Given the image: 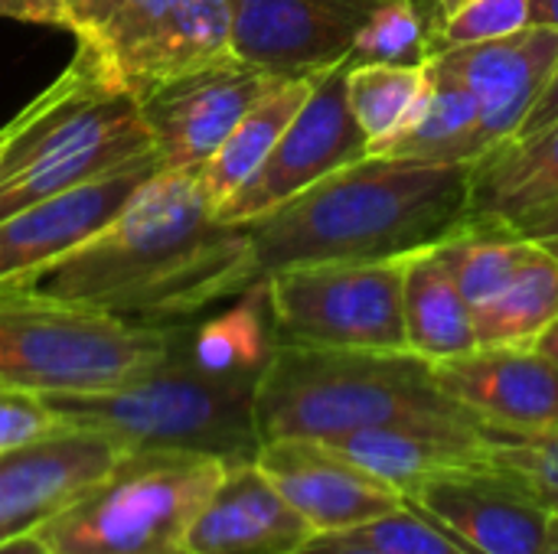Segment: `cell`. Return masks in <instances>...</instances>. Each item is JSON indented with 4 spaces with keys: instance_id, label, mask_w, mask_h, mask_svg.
<instances>
[{
    "instance_id": "obj_23",
    "label": "cell",
    "mask_w": 558,
    "mask_h": 554,
    "mask_svg": "<svg viewBox=\"0 0 558 554\" xmlns=\"http://www.w3.org/2000/svg\"><path fill=\"white\" fill-rule=\"evenodd\" d=\"M402 320L405 349L425 362H445L477 349L474 313L458 291L438 245L405 255Z\"/></svg>"
},
{
    "instance_id": "obj_41",
    "label": "cell",
    "mask_w": 558,
    "mask_h": 554,
    "mask_svg": "<svg viewBox=\"0 0 558 554\" xmlns=\"http://www.w3.org/2000/svg\"><path fill=\"white\" fill-rule=\"evenodd\" d=\"M536 554H558V519L556 526H553V532H549V539H546V545Z\"/></svg>"
},
{
    "instance_id": "obj_14",
    "label": "cell",
    "mask_w": 558,
    "mask_h": 554,
    "mask_svg": "<svg viewBox=\"0 0 558 554\" xmlns=\"http://www.w3.org/2000/svg\"><path fill=\"white\" fill-rule=\"evenodd\" d=\"M438 389L494 434H558V366L533 346H477L432 362Z\"/></svg>"
},
{
    "instance_id": "obj_21",
    "label": "cell",
    "mask_w": 558,
    "mask_h": 554,
    "mask_svg": "<svg viewBox=\"0 0 558 554\" xmlns=\"http://www.w3.org/2000/svg\"><path fill=\"white\" fill-rule=\"evenodd\" d=\"M556 199L558 121L530 137H507L471 163V222L510 225Z\"/></svg>"
},
{
    "instance_id": "obj_42",
    "label": "cell",
    "mask_w": 558,
    "mask_h": 554,
    "mask_svg": "<svg viewBox=\"0 0 558 554\" xmlns=\"http://www.w3.org/2000/svg\"><path fill=\"white\" fill-rule=\"evenodd\" d=\"M20 532H26V529L10 526V522H0V542H3V539H10V535H20Z\"/></svg>"
},
{
    "instance_id": "obj_22",
    "label": "cell",
    "mask_w": 558,
    "mask_h": 554,
    "mask_svg": "<svg viewBox=\"0 0 558 554\" xmlns=\"http://www.w3.org/2000/svg\"><path fill=\"white\" fill-rule=\"evenodd\" d=\"M379 157H405L425 163H474L484 157L481 104L474 91L438 59L425 62V88L412 118L383 144Z\"/></svg>"
},
{
    "instance_id": "obj_38",
    "label": "cell",
    "mask_w": 558,
    "mask_h": 554,
    "mask_svg": "<svg viewBox=\"0 0 558 554\" xmlns=\"http://www.w3.org/2000/svg\"><path fill=\"white\" fill-rule=\"evenodd\" d=\"M0 554H49V552H46V545L39 542L36 529H26V532H20V535L3 539V542H0Z\"/></svg>"
},
{
    "instance_id": "obj_25",
    "label": "cell",
    "mask_w": 558,
    "mask_h": 554,
    "mask_svg": "<svg viewBox=\"0 0 558 554\" xmlns=\"http://www.w3.org/2000/svg\"><path fill=\"white\" fill-rule=\"evenodd\" d=\"M275 343L265 284L248 287L232 310L183 333L190 362L216 376H262Z\"/></svg>"
},
{
    "instance_id": "obj_30",
    "label": "cell",
    "mask_w": 558,
    "mask_h": 554,
    "mask_svg": "<svg viewBox=\"0 0 558 554\" xmlns=\"http://www.w3.org/2000/svg\"><path fill=\"white\" fill-rule=\"evenodd\" d=\"M490 470L523 490L543 513L558 519V434H490Z\"/></svg>"
},
{
    "instance_id": "obj_32",
    "label": "cell",
    "mask_w": 558,
    "mask_h": 554,
    "mask_svg": "<svg viewBox=\"0 0 558 554\" xmlns=\"http://www.w3.org/2000/svg\"><path fill=\"white\" fill-rule=\"evenodd\" d=\"M347 535H353L356 542L383 554H468L438 526H432L425 516H418L409 506H402L376 522H366L360 529H350Z\"/></svg>"
},
{
    "instance_id": "obj_11",
    "label": "cell",
    "mask_w": 558,
    "mask_h": 554,
    "mask_svg": "<svg viewBox=\"0 0 558 554\" xmlns=\"http://www.w3.org/2000/svg\"><path fill=\"white\" fill-rule=\"evenodd\" d=\"M275 82L281 78L229 56L137 98L160 170H203L242 114Z\"/></svg>"
},
{
    "instance_id": "obj_15",
    "label": "cell",
    "mask_w": 558,
    "mask_h": 554,
    "mask_svg": "<svg viewBox=\"0 0 558 554\" xmlns=\"http://www.w3.org/2000/svg\"><path fill=\"white\" fill-rule=\"evenodd\" d=\"M402 503L468 554H536L556 519L500 473L461 470L412 483Z\"/></svg>"
},
{
    "instance_id": "obj_12",
    "label": "cell",
    "mask_w": 558,
    "mask_h": 554,
    "mask_svg": "<svg viewBox=\"0 0 558 554\" xmlns=\"http://www.w3.org/2000/svg\"><path fill=\"white\" fill-rule=\"evenodd\" d=\"M160 170L157 153H144L72 193L36 202L0 219V297L33 291L75 245L98 232Z\"/></svg>"
},
{
    "instance_id": "obj_2",
    "label": "cell",
    "mask_w": 558,
    "mask_h": 554,
    "mask_svg": "<svg viewBox=\"0 0 558 554\" xmlns=\"http://www.w3.org/2000/svg\"><path fill=\"white\" fill-rule=\"evenodd\" d=\"M242 255L245 232L216 219L199 170H157L33 291L128 320L170 323L216 304Z\"/></svg>"
},
{
    "instance_id": "obj_29",
    "label": "cell",
    "mask_w": 558,
    "mask_h": 554,
    "mask_svg": "<svg viewBox=\"0 0 558 554\" xmlns=\"http://www.w3.org/2000/svg\"><path fill=\"white\" fill-rule=\"evenodd\" d=\"M425 88V65H350L347 101L369 147L392 137L415 111Z\"/></svg>"
},
{
    "instance_id": "obj_20",
    "label": "cell",
    "mask_w": 558,
    "mask_h": 554,
    "mask_svg": "<svg viewBox=\"0 0 558 554\" xmlns=\"http://www.w3.org/2000/svg\"><path fill=\"white\" fill-rule=\"evenodd\" d=\"M494 431H435V428H366L340 434L327 444L343 460L356 464L369 477L392 490H409L418 480L487 470Z\"/></svg>"
},
{
    "instance_id": "obj_9",
    "label": "cell",
    "mask_w": 558,
    "mask_h": 554,
    "mask_svg": "<svg viewBox=\"0 0 558 554\" xmlns=\"http://www.w3.org/2000/svg\"><path fill=\"white\" fill-rule=\"evenodd\" d=\"M75 36L105 78L141 98L196 62L219 33L222 0H62Z\"/></svg>"
},
{
    "instance_id": "obj_3",
    "label": "cell",
    "mask_w": 558,
    "mask_h": 554,
    "mask_svg": "<svg viewBox=\"0 0 558 554\" xmlns=\"http://www.w3.org/2000/svg\"><path fill=\"white\" fill-rule=\"evenodd\" d=\"M262 444L281 438L330 441L366 428L487 431L451 402L432 362L412 353L275 343L255 382Z\"/></svg>"
},
{
    "instance_id": "obj_4",
    "label": "cell",
    "mask_w": 558,
    "mask_h": 554,
    "mask_svg": "<svg viewBox=\"0 0 558 554\" xmlns=\"http://www.w3.org/2000/svg\"><path fill=\"white\" fill-rule=\"evenodd\" d=\"M3 134L0 219L154 153L137 98L114 88L82 46H75L72 62L3 124Z\"/></svg>"
},
{
    "instance_id": "obj_34",
    "label": "cell",
    "mask_w": 558,
    "mask_h": 554,
    "mask_svg": "<svg viewBox=\"0 0 558 554\" xmlns=\"http://www.w3.org/2000/svg\"><path fill=\"white\" fill-rule=\"evenodd\" d=\"M510 229L536 245H543L558 261V199L549 206H539L533 212H523L520 219L510 222Z\"/></svg>"
},
{
    "instance_id": "obj_44",
    "label": "cell",
    "mask_w": 558,
    "mask_h": 554,
    "mask_svg": "<svg viewBox=\"0 0 558 554\" xmlns=\"http://www.w3.org/2000/svg\"><path fill=\"white\" fill-rule=\"evenodd\" d=\"M3 137H7V134H3V127H0V147H3Z\"/></svg>"
},
{
    "instance_id": "obj_13",
    "label": "cell",
    "mask_w": 558,
    "mask_h": 554,
    "mask_svg": "<svg viewBox=\"0 0 558 554\" xmlns=\"http://www.w3.org/2000/svg\"><path fill=\"white\" fill-rule=\"evenodd\" d=\"M379 0H229L232 56L275 78H314L347 62Z\"/></svg>"
},
{
    "instance_id": "obj_10",
    "label": "cell",
    "mask_w": 558,
    "mask_h": 554,
    "mask_svg": "<svg viewBox=\"0 0 558 554\" xmlns=\"http://www.w3.org/2000/svg\"><path fill=\"white\" fill-rule=\"evenodd\" d=\"M347 69L350 62H340L314 78L307 101L278 137L268 160L216 209L219 222L245 225L369 153V140L347 101Z\"/></svg>"
},
{
    "instance_id": "obj_24",
    "label": "cell",
    "mask_w": 558,
    "mask_h": 554,
    "mask_svg": "<svg viewBox=\"0 0 558 554\" xmlns=\"http://www.w3.org/2000/svg\"><path fill=\"white\" fill-rule=\"evenodd\" d=\"M317 78V75H314ZM314 78H281L275 82L232 127V134L219 144V150L206 160L199 170L203 189L209 202L219 209L239 186H245L255 170L268 160L278 137L298 114V108L307 101Z\"/></svg>"
},
{
    "instance_id": "obj_40",
    "label": "cell",
    "mask_w": 558,
    "mask_h": 554,
    "mask_svg": "<svg viewBox=\"0 0 558 554\" xmlns=\"http://www.w3.org/2000/svg\"><path fill=\"white\" fill-rule=\"evenodd\" d=\"M533 349H536V353H543L549 362H556L558 366V317L549 323V327H546V330H543V333H539V336H536V340H533Z\"/></svg>"
},
{
    "instance_id": "obj_39",
    "label": "cell",
    "mask_w": 558,
    "mask_h": 554,
    "mask_svg": "<svg viewBox=\"0 0 558 554\" xmlns=\"http://www.w3.org/2000/svg\"><path fill=\"white\" fill-rule=\"evenodd\" d=\"M530 20L533 26L558 29V0H530Z\"/></svg>"
},
{
    "instance_id": "obj_6",
    "label": "cell",
    "mask_w": 558,
    "mask_h": 554,
    "mask_svg": "<svg viewBox=\"0 0 558 554\" xmlns=\"http://www.w3.org/2000/svg\"><path fill=\"white\" fill-rule=\"evenodd\" d=\"M177 323L114 317L39 291L0 297V392L88 395L160 366Z\"/></svg>"
},
{
    "instance_id": "obj_8",
    "label": "cell",
    "mask_w": 558,
    "mask_h": 554,
    "mask_svg": "<svg viewBox=\"0 0 558 554\" xmlns=\"http://www.w3.org/2000/svg\"><path fill=\"white\" fill-rule=\"evenodd\" d=\"M402 264L405 258L317 261L268 274L265 297L275 340L402 353Z\"/></svg>"
},
{
    "instance_id": "obj_43",
    "label": "cell",
    "mask_w": 558,
    "mask_h": 554,
    "mask_svg": "<svg viewBox=\"0 0 558 554\" xmlns=\"http://www.w3.org/2000/svg\"><path fill=\"white\" fill-rule=\"evenodd\" d=\"M458 3H461V0H435V7L441 10V16H445V13H451V10H454Z\"/></svg>"
},
{
    "instance_id": "obj_27",
    "label": "cell",
    "mask_w": 558,
    "mask_h": 554,
    "mask_svg": "<svg viewBox=\"0 0 558 554\" xmlns=\"http://www.w3.org/2000/svg\"><path fill=\"white\" fill-rule=\"evenodd\" d=\"M558 317V261L539 245L536 258L494 300L474 310L477 346H533Z\"/></svg>"
},
{
    "instance_id": "obj_35",
    "label": "cell",
    "mask_w": 558,
    "mask_h": 554,
    "mask_svg": "<svg viewBox=\"0 0 558 554\" xmlns=\"http://www.w3.org/2000/svg\"><path fill=\"white\" fill-rule=\"evenodd\" d=\"M0 16L65 29V3L62 0H0Z\"/></svg>"
},
{
    "instance_id": "obj_33",
    "label": "cell",
    "mask_w": 558,
    "mask_h": 554,
    "mask_svg": "<svg viewBox=\"0 0 558 554\" xmlns=\"http://www.w3.org/2000/svg\"><path fill=\"white\" fill-rule=\"evenodd\" d=\"M62 428L59 415L46 405V398L0 392V454L20 444H29L49 431Z\"/></svg>"
},
{
    "instance_id": "obj_1",
    "label": "cell",
    "mask_w": 558,
    "mask_h": 554,
    "mask_svg": "<svg viewBox=\"0 0 558 554\" xmlns=\"http://www.w3.org/2000/svg\"><path fill=\"white\" fill-rule=\"evenodd\" d=\"M471 222V163L366 153L242 225L245 255L219 300L317 261H379L441 245Z\"/></svg>"
},
{
    "instance_id": "obj_7",
    "label": "cell",
    "mask_w": 558,
    "mask_h": 554,
    "mask_svg": "<svg viewBox=\"0 0 558 554\" xmlns=\"http://www.w3.org/2000/svg\"><path fill=\"white\" fill-rule=\"evenodd\" d=\"M226 467L213 454L128 451L36 535L49 554H186V532Z\"/></svg>"
},
{
    "instance_id": "obj_31",
    "label": "cell",
    "mask_w": 558,
    "mask_h": 554,
    "mask_svg": "<svg viewBox=\"0 0 558 554\" xmlns=\"http://www.w3.org/2000/svg\"><path fill=\"white\" fill-rule=\"evenodd\" d=\"M526 26H533L530 0H461L451 13L441 16L432 36V56L454 46L504 39Z\"/></svg>"
},
{
    "instance_id": "obj_5",
    "label": "cell",
    "mask_w": 558,
    "mask_h": 554,
    "mask_svg": "<svg viewBox=\"0 0 558 554\" xmlns=\"http://www.w3.org/2000/svg\"><path fill=\"white\" fill-rule=\"evenodd\" d=\"M180 327L173 353L144 376L88 395H49L62 424L95 428L124 451H193L229 464L255 460L258 376H216L190 362Z\"/></svg>"
},
{
    "instance_id": "obj_28",
    "label": "cell",
    "mask_w": 558,
    "mask_h": 554,
    "mask_svg": "<svg viewBox=\"0 0 558 554\" xmlns=\"http://www.w3.org/2000/svg\"><path fill=\"white\" fill-rule=\"evenodd\" d=\"M441 23L435 0H379L360 26L350 65H415L432 59V36Z\"/></svg>"
},
{
    "instance_id": "obj_26",
    "label": "cell",
    "mask_w": 558,
    "mask_h": 554,
    "mask_svg": "<svg viewBox=\"0 0 558 554\" xmlns=\"http://www.w3.org/2000/svg\"><path fill=\"white\" fill-rule=\"evenodd\" d=\"M438 251L474 313L517 281V274L536 258L539 245L517 235L510 225L468 222L458 235L445 238Z\"/></svg>"
},
{
    "instance_id": "obj_17",
    "label": "cell",
    "mask_w": 558,
    "mask_h": 554,
    "mask_svg": "<svg viewBox=\"0 0 558 554\" xmlns=\"http://www.w3.org/2000/svg\"><path fill=\"white\" fill-rule=\"evenodd\" d=\"M114 438L62 424L29 444L0 454V522L36 529L43 519L72 506L124 457Z\"/></svg>"
},
{
    "instance_id": "obj_19",
    "label": "cell",
    "mask_w": 558,
    "mask_h": 554,
    "mask_svg": "<svg viewBox=\"0 0 558 554\" xmlns=\"http://www.w3.org/2000/svg\"><path fill=\"white\" fill-rule=\"evenodd\" d=\"M311 539V526L258 464L239 460L226 467L222 483L196 513L186 532V554H298Z\"/></svg>"
},
{
    "instance_id": "obj_18",
    "label": "cell",
    "mask_w": 558,
    "mask_h": 554,
    "mask_svg": "<svg viewBox=\"0 0 558 554\" xmlns=\"http://www.w3.org/2000/svg\"><path fill=\"white\" fill-rule=\"evenodd\" d=\"M481 104L484 153L520 131L533 101L543 95L558 65V29L526 26L513 36L454 46L438 56Z\"/></svg>"
},
{
    "instance_id": "obj_16",
    "label": "cell",
    "mask_w": 558,
    "mask_h": 554,
    "mask_svg": "<svg viewBox=\"0 0 558 554\" xmlns=\"http://www.w3.org/2000/svg\"><path fill=\"white\" fill-rule=\"evenodd\" d=\"M255 464L314 535L350 532L405 506L399 490L369 477L320 441H265Z\"/></svg>"
},
{
    "instance_id": "obj_36",
    "label": "cell",
    "mask_w": 558,
    "mask_h": 554,
    "mask_svg": "<svg viewBox=\"0 0 558 554\" xmlns=\"http://www.w3.org/2000/svg\"><path fill=\"white\" fill-rule=\"evenodd\" d=\"M556 121H558V65H556V72H553V78L546 82L543 95L533 101V108H530L526 121L520 124V131H517L513 137H530V134H536V131H543V127H549V124H556Z\"/></svg>"
},
{
    "instance_id": "obj_37",
    "label": "cell",
    "mask_w": 558,
    "mask_h": 554,
    "mask_svg": "<svg viewBox=\"0 0 558 554\" xmlns=\"http://www.w3.org/2000/svg\"><path fill=\"white\" fill-rule=\"evenodd\" d=\"M298 554H383L363 542H356L347 532H333V535H314Z\"/></svg>"
}]
</instances>
